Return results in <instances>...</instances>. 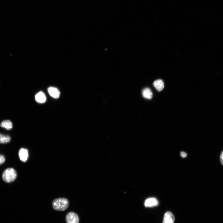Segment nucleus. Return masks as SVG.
Segmentation results:
<instances>
[{
  "label": "nucleus",
  "instance_id": "f257e3e1",
  "mask_svg": "<svg viewBox=\"0 0 223 223\" xmlns=\"http://www.w3.org/2000/svg\"><path fill=\"white\" fill-rule=\"evenodd\" d=\"M52 205L53 209L54 210L57 211H63L68 208L69 203L66 198H59L53 200Z\"/></svg>",
  "mask_w": 223,
  "mask_h": 223
},
{
  "label": "nucleus",
  "instance_id": "f03ea898",
  "mask_svg": "<svg viewBox=\"0 0 223 223\" xmlns=\"http://www.w3.org/2000/svg\"><path fill=\"white\" fill-rule=\"evenodd\" d=\"M17 174L15 170L13 168H8L4 172L2 178L4 181L7 183H11L16 179Z\"/></svg>",
  "mask_w": 223,
  "mask_h": 223
},
{
  "label": "nucleus",
  "instance_id": "7ed1b4c3",
  "mask_svg": "<svg viewBox=\"0 0 223 223\" xmlns=\"http://www.w3.org/2000/svg\"><path fill=\"white\" fill-rule=\"evenodd\" d=\"M67 223H79V218L78 215L74 212H69L66 217Z\"/></svg>",
  "mask_w": 223,
  "mask_h": 223
},
{
  "label": "nucleus",
  "instance_id": "20e7f679",
  "mask_svg": "<svg viewBox=\"0 0 223 223\" xmlns=\"http://www.w3.org/2000/svg\"><path fill=\"white\" fill-rule=\"evenodd\" d=\"M19 155L20 160L23 162H26L28 157V151L26 149L21 148L19 151Z\"/></svg>",
  "mask_w": 223,
  "mask_h": 223
},
{
  "label": "nucleus",
  "instance_id": "39448f33",
  "mask_svg": "<svg viewBox=\"0 0 223 223\" xmlns=\"http://www.w3.org/2000/svg\"><path fill=\"white\" fill-rule=\"evenodd\" d=\"M158 202L154 198H151L147 199L145 201L144 206L147 207H151L158 206Z\"/></svg>",
  "mask_w": 223,
  "mask_h": 223
},
{
  "label": "nucleus",
  "instance_id": "423d86ee",
  "mask_svg": "<svg viewBox=\"0 0 223 223\" xmlns=\"http://www.w3.org/2000/svg\"><path fill=\"white\" fill-rule=\"evenodd\" d=\"M174 216L171 212H166L164 215L163 223H174Z\"/></svg>",
  "mask_w": 223,
  "mask_h": 223
},
{
  "label": "nucleus",
  "instance_id": "0eeeda50",
  "mask_svg": "<svg viewBox=\"0 0 223 223\" xmlns=\"http://www.w3.org/2000/svg\"><path fill=\"white\" fill-rule=\"evenodd\" d=\"M48 91L52 97L55 99H57L59 97L60 92L57 88L53 87H50L48 89Z\"/></svg>",
  "mask_w": 223,
  "mask_h": 223
},
{
  "label": "nucleus",
  "instance_id": "6e6552de",
  "mask_svg": "<svg viewBox=\"0 0 223 223\" xmlns=\"http://www.w3.org/2000/svg\"><path fill=\"white\" fill-rule=\"evenodd\" d=\"M35 99L37 102L40 103H45L46 100L45 94L42 92H39L36 95Z\"/></svg>",
  "mask_w": 223,
  "mask_h": 223
},
{
  "label": "nucleus",
  "instance_id": "1a4fd4ad",
  "mask_svg": "<svg viewBox=\"0 0 223 223\" xmlns=\"http://www.w3.org/2000/svg\"><path fill=\"white\" fill-rule=\"evenodd\" d=\"M153 85L154 88L158 91H161L164 88V82L160 79L155 81L153 83Z\"/></svg>",
  "mask_w": 223,
  "mask_h": 223
},
{
  "label": "nucleus",
  "instance_id": "9d476101",
  "mask_svg": "<svg viewBox=\"0 0 223 223\" xmlns=\"http://www.w3.org/2000/svg\"><path fill=\"white\" fill-rule=\"evenodd\" d=\"M0 125L3 128L8 130H10L13 128V124L11 121L8 120H4L2 122Z\"/></svg>",
  "mask_w": 223,
  "mask_h": 223
},
{
  "label": "nucleus",
  "instance_id": "9b49d317",
  "mask_svg": "<svg viewBox=\"0 0 223 223\" xmlns=\"http://www.w3.org/2000/svg\"><path fill=\"white\" fill-rule=\"evenodd\" d=\"M143 97L147 99H150L153 97V93L151 90L148 88L144 89L142 91Z\"/></svg>",
  "mask_w": 223,
  "mask_h": 223
},
{
  "label": "nucleus",
  "instance_id": "f8f14e48",
  "mask_svg": "<svg viewBox=\"0 0 223 223\" xmlns=\"http://www.w3.org/2000/svg\"><path fill=\"white\" fill-rule=\"evenodd\" d=\"M11 141V138L7 135L0 134V144H5L9 143Z\"/></svg>",
  "mask_w": 223,
  "mask_h": 223
},
{
  "label": "nucleus",
  "instance_id": "ddd939ff",
  "mask_svg": "<svg viewBox=\"0 0 223 223\" xmlns=\"http://www.w3.org/2000/svg\"><path fill=\"white\" fill-rule=\"evenodd\" d=\"M5 161V158L2 155H0V165L3 164Z\"/></svg>",
  "mask_w": 223,
  "mask_h": 223
},
{
  "label": "nucleus",
  "instance_id": "4468645a",
  "mask_svg": "<svg viewBox=\"0 0 223 223\" xmlns=\"http://www.w3.org/2000/svg\"><path fill=\"white\" fill-rule=\"evenodd\" d=\"M220 160L221 163L223 166V151L221 154L220 156Z\"/></svg>",
  "mask_w": 223,
  "mask_h": 223
},
{
  "label": "nucleus",
  "instance_id": "2eb2a0df",
  "mask_svg": "<svg viewBox=\"0 0 223 223\" xmlns=\"http://www.w3.org/2000/svg\"><path fill=\"white\" fill-rule=\"evenodd\" d=\"M180 155H181V156L183 158H185L187 156V154L184 152H182L181 153H180Z\"/></svg>",
  "mask_w": 223,
  "mask_h": 223
}]
</instances>
